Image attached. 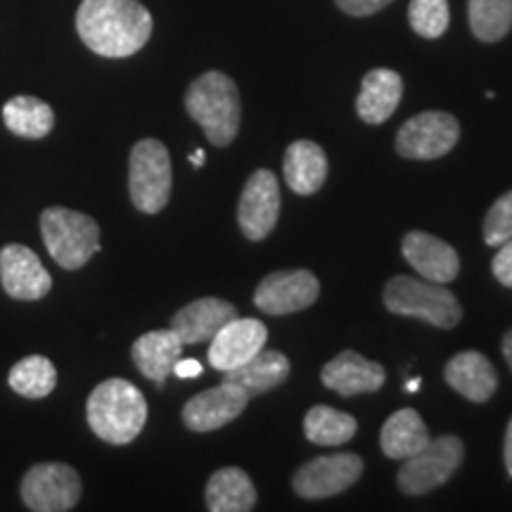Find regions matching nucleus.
Returning <instances> with one entry per match:
<instances>
[{
    "label": "nucleus",
    "instance_id": "f257e3e1",
    "mask_svg": "<svg viewBox=\"0 0 512 512\" xmlns=\"http://www.w3.org/2000/svg\"><path fill=\"white\" fill-rule=\"evenodd\" d=\"M76 31L95 55L119 60L145 48L152 15L138 0H83L76 10Z\"/></svg>",
    "mask_w": 512,
    "mask_h": 512
},
{
    "label": "nucleus",
    "instance_id": "f03ea898",
    "mask_svg": "<svg viewBox=\"0 0 512 512\" xmlns=\"http://www.w3.org/2000/svg\"><path fill=\"white\" fill-rule=\"evenodd\" d=\"M86 418L95 437L112 446H126L143 432L147 401L136 384L112 377L100 382L88 396Z\"/></svg>",
    "mask_w": 512,
    "mask_h": 512
},
{
    "label": "nucleus",
    "instance_id": "7ed1b4c3",
    "mask_svg": "<svg viewBox=\"0 0 512 512\" xmlns=\"http://www.w3.org/2000/svg\"><path fill=\"white\" fill-rule=\"evenodd\" d=\"M185 110L216 147H226L238 138L242 105L238 86L230 76L221 72L197 76L185 93Z\"/></svg>",
    "mask_w": 512,
    "mask_h": 512
},
{
    "label": "nucleus",
    "instance_id": "20e7f679",
    "mask_svg": "<svg viewBox=\"0 0 512 512\" xmlns=\"http://www.w3.org/2000/svg\"><path fill=\"white\" fill-rule=\"evenodd\" d=\"M384 306L396 316L420 318L441 330L456 328L463 318L456 294L439 283L408 278V275H396L389 280L384 287Z\"/></svg>",
    "mask_w": 512,
    "mask_h": 512
},
{
    "label": "nucleus",
    "instance_id": "39448f33",
    "mask_svg": "<svg viewBox=\"0 0 512 512\" xmlns=\"http://www.w3.org/2000/svg\"><path fill=\"white\" fill-rule=\"evenodd\" d=\"M48 254L67 271H79L100 252V226L88 214L50 207L41 214Z\"/></svg>",
    "mask_w": 512,
    "mask_h": 512
},
{
    "label": "nucleus",
    "instance_id": "423d86ee",
    "mask_svg": "<svg viewBox=\"0 0 512 512\" xmlns=\"http://www.w3.org/2000/svg\"><path fill=\"white\" fill-rule=\"evenodd\" d=\"M171 157L157 138H143L133 145L128 159V192L133 207L143 214H159L171 200Z\"/></svg>",
    "mask_w": 512,
    "mask_h": 512
},
{
    "label": "nucleus",
    "instance_id": "0eeeda50",
    "mask_svg": "<svg viewBox=\"0 0 512 512\" xmlns=\"http://www.w3.org/2000/svg\"><path fill=\"white\" fill-rule=\"evenodd\" d=\"M463 456V441L453 437V434L430 439L418 453L403 460L399 477H396L399 489L406 496L430 494V491L453 477V472L463 463Z\"/></svg>",
    "mask_w": 512,
    "mask_h": 512
},
{
    "label": "nucleus",
    "instance_id": "6e6552de",
    "mask_svg": "<svg viewBox=\"0 0 512 512\" xmlns=\"http://www.w3.org/2000/svg\"><path fill=\"white\" fill-rule=\"evenodd\" d=\"M22 501L34 512H67L81 501V477L67 463H38L22 479Z\"/></svg>",
    "mask_w": 512,
    "mask_h": 512
},
{
    "label": "nucleus",
    "instance_id": "1a4fd4ad",
    "mask_svg": "<svg viewBox=\"0 0 512 512\" xmlns=\"http://www.w3.org/2000/svg\"><path fill=\"white\" fill-rule=\"evenodd\" d=\"M460 140V124L448 112L415 114L396 133V152L406 159H439Z\"/></svg>",
    "mask_w": 512,
    "mask_h": 512
},
{
    "label": "nucleus",
    "instance_id": "9d476101",
    "mask_svg": "<svg viewBox=\"0 0 512 512\" xmlns=\"http://www.w3.org/2000/svg\"><path fill=\"white\" fill-rule=\"evenodd\" d=\"M363 475V460L356 453H332L313 458L299 467L292 477L294 494L318 501L347 491Z\"/></svg>",
    "mask_w": 512,
    "mask_h": 512
},
{
    "label": "nucleus",
    "instance_id": "9b49d317",
    "mask_svg": "<svg viewBox=\"0 0 512 512\" xmlns=\"http://www.w3.org/2000/svg\"><path fill=\"white\" fill-rule=\"evenodd\" d=\"M320 294V283L311 271H275L266 275L254 292L256 309L268 316H287L299 313L316 302Z\"/></svg>",
    "mask_w": 512,
    "mask_h": 512
},
{
    "label": "nucleus",
    "instance_id": "f8f14e48",
    "mask_svg": "<svg viewBox=\"0 0 512 512\" xmlns=\"http://www.w3.org/2000/svg\"><path fill=\"white\" fill-rule=\"evenodd\" d=\"M280 216V185L273 171L259 169L249 176L238 204V223L247 240L259 242L273 233Z\"/></svg>",
    "mask_w": 512,
    "mask_h": 512
},
{
    "label": "nucleus",
    "instance_id": "ddd939ff",
    "mask_svg": "<svg viewBox=\"0 0 512 512\" xmlns=\"http://www.w3.org/2000/svg\"><path fill=\"white\" fill-rule=\"evenodd\" d=\"M249 396L240 384L223 380L216 387L195 394L183 406V422L192 432H214L233 422L247 408Z\"/></svg>",
    "mask_w": 512,
    "mask_h": 512
},
{
    "label": "nucleus",
    "instance_id": "4468645a",
    "mask_svg": "<svg viewBox=\"0 0 512 512\" xmlns=\"http://www.w3.org/2000/svg\"><path fill=\"white\" fill-rule=\"evenodd\" d=\"M266 337L268 330L261 320L235 316L209 339V366L221 373L245 366L249 358L266 347Z\"/></svg>",
    "mask_w": 512,
    "mask_h": 512
},
{
    "label": "nucleus",
    "instance_id": "2eb2a0df",
    "mask_svg": "<svg viewBox=\"0 0 512 512\" xmlns=\"http://www.w3.org/2000/svg\"><path fill=\"white\" fill-rule=\"evenodd\" d=\"M0 283L12 299L36 302L50 292L53 278H50L36 252L12 242V245L0 249Z\"/></svg>",
    "mask_w": 512,
    "mask_h": 512
},
{
    "label": "nucleus",
    "instance_id": "dca6fc26",
    "mask_svg": "<svg viewBox=\"0 0 512 512\" xmlns=\"http://www.w3.org/2000/svg\"><path fill=\"white\" fill-rule=\"evenodd\" d=\"M401 254L430 283L446 285L456 280L460 273V259L456 249L441 238L422 233V230H411V233L403 235Z\"/></svg>",
    "mask_w": 512,
    "mask_h": 512
},
{
    "label": "nucleus",
    "instance_id": "f3484780",
    "mask_svg": "<svg viewBox=\"0 0 512 512\" xmlns=\"http://www.w3.org/2000/svg\"><path fill=\"white\" fill-rule=\"evenodd\" d=\"M320 380L332 392L339 396H356V394H370L382 389L384 380V368L380 363L368 361L356 351H342L332 361L320 370Z\"/></svg>",
    "mask_w": 512,
    "mask_h": 512
},
{
    "label": "nucleus",
    "instance_id": "a211bd4d",
    "mask_svg": "<svg viewBox=\"0 0 512 512\" xmlns=\"http://www.w3.org/2000/svg\"><path fill=\"white\" fill-rule=\"evenodd\" d=\"M235 316H238V311L226 299L202 297L174 313L171 330L181 337L183 344H202L209 342Z\"/></svg>",
    "mask_w": 512,
    "mask_h": 512
},
{
    "label": "nucleus",
    "instance_id": "6ab92c4d",
    "mask_svg": "<svg viewBox=\"0 0 512 512\" xmlns=\"http://www.w3.org/2000/svg\"><path fill=\"white\" fill-rule=\"evenodd\" d=\"M446 382L472 403H484L496 394L498 375L491 361L479 351H463L446 363Z\"/></svg>",
    "mask_w": 512,
    "mask_h": 512
},
{
    "label": "nucleus",
    "instance_id": "aec40b11",
    "mask_svg": "<svg viewBox=\"0 0 512 512\" xmlns=\"http://www.w3.org/2000/svg\"><path fill=\"white\" fill-rule=\"evenodd\" d=\"M183 347L185 344L174 330H152L133 342L131 356L140 373L162 387L166 377L174 373L178 358L183 356Z\"/></svg>",
    "mask_w": 512,
    "mask_h": 512
},
{
    "label": "nucleus",
    "instance_id": "412c9836",
    "mask_svg": "<svg viewBox=\"0 0 512 512\" xmlns=\"http://www.w3.org/2000/svg\"><path fill=\"white\" fill-rule=\"evenodd\" d=\"M403 98V79L394 69H373L363 76L356 112L366 124H384L399 107Z\"/></svg>",
    "mask_w": 512,
    "mask_h": 512
},
{
    "label": "nucleus",
    "instance_id": "4be33fe9",
    "mask_svg": "<svg viewBox=\"0 0 512 512\" xmlns=\"http://www.w3.org/2000/svg\"><path fill=\"white\" fill-rule=\"evenodd\" d=\"M285 181L297 195H313L328 181V157L313 140H297L285 152Z\"/></svg>",
    "mask_w": 512,
    "mask_h": 512
},
{
    "label": "nucleus",
    "instance_id": "5701e85b",
    "mask_svg": "<svg viewBox=\"0 0 512 512\" xmlns=\"http://www.w3.org/2000/svg\"><path fill=\"white\" fill-rule=\"evenodd\" d=\"M223 375H226V380L240 384L249 396L266 394L290 377V361L280 351L261 349L259 354L249 358L245 366L228 370Z\"/></svg>",
    "mask_w": 512,
    "mask_h": 512
},
{
    "label": "nucleus",
    "instance_id": "b1692460",
    "mask_svg": "<svg viewBox=\"0 0 512 512\" xmlns=\"http://www.w3.org/2000/svg\"><path fill=\"white\" fill-rule=\"evenodd\" d=\"M256 505L252 479L240 467H221L209 477L207 508L211 512H247Z\"/></svg>",
    "mask_w": 512,
    "mask_h": 512
},
{
    "label": "nucleus",
    "instance_id": "393cba45",
    "mask_svg": "<svg viewBox=\"0 0 512 512\" xmlns=\"http://www.w3.org/2000/svg\"><path fill=\"white\" fill-rule=\"evenodd\" d=\"M430 441L425 422L413 408H401L384 422L380 432V446L384 456L392 460H406L418 453Z\"/></svg>",
    "mask_w": 512,
    "mask_h": 512
},
{
    "label": "nucleus",
    "instance_id": "a878e982",
    "mask_svg": "<svg viewBox=\"0 0 512 512\" xmlns=\"http://www.w3.org/2000/svg\"><path fill=\"white\" fill-rule=\"evenodd\" d=\"M3 121L15 136L41 140L53 131L55 112L48 102L31 98V95H17V98L5 102Z\"/></svg>",
    "mask_w": 512,
    "mask_h": 512
},
{
    "label": "nucleus",
    "instance_id": "bb28decb",
    "mask_svg": "<svg viewBox=\"0 0 512 512\" xmlns=\"http://www.w3.org/2000/svg\"><path fill=\"white\" fill-rule=\"evenodd\" d=\"M356 420L330 406H313L304 418V434L311 444L342 446L354 439Z\"/></svg>",
    "mask_w": 512,
    "mask_h": 512
},
{
    "label": "nucleus",
    "instance_id": "cd10ccee",
    "mask_svg": "<svg viewBox=\"0 0 512 512\" xmlns=\"http://www.w3.org/2000/svg\"><path fill=\"white\" fill-rule=\"evenodd\" d=\"M8 384L12 392L24 396V399H46L57 387V370L50 358L34 354L12 366Z\"/></svg>",
    "mask_w": 512,
    "mask_h": 512
},
{
    "label": "nucleus",
    "instance_id": "c85d7f7f",
    "mask_svg": "<svg viewBox=\"0 0 512 512\" xmlns=\"http://www.w3.org/2000/svg\"><path fill=\"white\" fill-rule=\"evenodd\" d=\"M467 17L479 41L496 43L512 29V0H467Z\"/></svg>",
    "mask_w": 512,
    "mask_h": 512
},
{
    "label": "nucleus",
    "instance_id": "c756f323",
    "mask_svg": "<svg viewBox=\"0 0 512 512\" xmlns=\"http://www.w3.org/2000/svg\"><path fill=\"white\" fill-rule=\"evenodd\" d=\"M408 22L415 34L422 38H441L451 22L448 0H411Z\"/></svg>",
    "mask_w": 512,
    "mask_h": 512
},
{
    "label": "nucleus",
    "instance_id": "7c9ffc66",
    "mask_svg": "<svg viewBox=\"0 0 512 512\" xmlns=\"http://www.w3.org/2000/svg\"><path fill=\"white\" fill-rule=\"evenodd\" d=\"M512 240V190L498 197L494 207L486 211L484 242L489 247H501Z\"/></svg>",
    "mask_w": 512,
    "mask_h": 512
},
{
    "label": "nucleus",
    "instance_id": "2f4dec72",
    "mask_svg": "<svg viewBox=\"0 0 512 512\" xmlns=\"http://www.w3.org/2000/svg\"><path fill=\"white\" fill-rule=\"evenodd\" d=\"M337 8L351 17H370L387 8L392 0H335Z\"/></svg>",
    "mask_w": 512,
    "mask_h": 512
},
{
    "label": "nucleus",
    "instance_id": "473e14b6",
    "mask_svg": "<svg viewBox=\"0 0 512 512\" xmlns=\"http://www.w3.org/2000/svg\"><path fill=\"white\" fill-rule=\"evenodd\" d=\"M494 275L505 287H512V240L503 242L494 256Z\"/></svg>",
    "mask_w": 512,
    "mask_h": 512
},
{
    "label": "nucleus",
    "instance_id": "72a5a7b5",
    "mask_svg": "<svg viewBox=\"0 0 512 512\" xmlns=\"http://www.w3.org/2000/svg\"><path fill=\"white\" fill-rule=\"evenodd\" d=\"M174 373L181 377V380H190V377H200L202 375V366L195 361V358H178Z\"/></svg>",
    "mask_w": 512,
    "mask_h": 512
},
{
    "label": "nucleus",
    "instance_id": "f704fd0d",
    "mask_svg": "<svg viewBox=\"0 0 512 512\" xmlns=\"http://www.w3.org/2000/svg\"><path fill=\"white\" fill-rule=\"evenodd\" d=\"M503 456H505V467H508V472H510V477H512V420H510V425H508V432H505Z\"/></svg>",
    "mask_w": 512,
    "mask_h": 512
},
{
    "label": "nucleus",
    "instance_id": "c9c22d12",
    "mask_svg": "<svg viewBox=\"0 0 512 512\" xmlns=\"http://www.w3.org/2000/svg\"><path fill=\"white\" fill-rule=\"evenodd\" d=\"M503 356L512 370V330L505 332V337H503Z\"/></svg>",
    "mask_w": 512,
    "mask_h": 512
},
{
    "label": "nucleus",
    "instance_id": "e433bc0d",
    "mask_svg": "<svg viewBox=\"0 0 512 512\" xmlns=\"http://www.w3.org/2000/svg\"><path fill=\"white\" fill-rule=\"evenodd\" d=\"M420 384H422L420 377H413V380L406 384V392H418V387H420Z\"/></svg>",
    "mask_w": 512,
    "mask_h": 512
},
{
    "label": "nucleus",
    "instance_id": "4c0bfd02",
    "mask_svg": "<svg viewBox=\"0 0 512 512\" xmlns=\"http://www.w3.org/2000/svg\"><path fill=\"white\" fill-rule=\"evenodd\" d=\"M190 162H192V164H195V166H202V164H204V150H197V152H195V155H192V157H190Z\"/></svg>",
    "mask_w": 512,
    "mask_h": 512
}]
</instances>
